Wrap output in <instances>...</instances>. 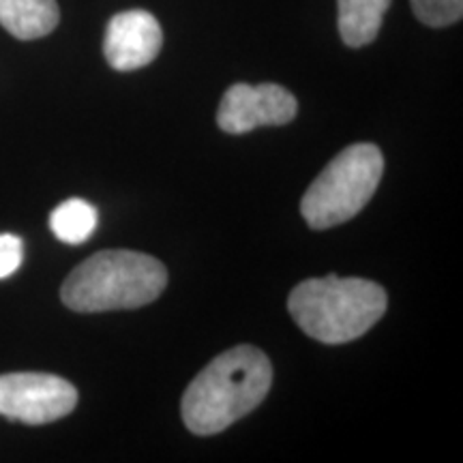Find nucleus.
Wrapping results in <instances>:
<instances>
[{
    "label": "nucleus",
    "instance_id": "10",
    "mask_svg": "<svg viewBox=\"0 0 463 463\" xmlns=\"http://www.w3.org/2000/svg\"><path fill=\"white\" fill-rule=\"evenodd\" d=\"M97 208L86 200L71 198L54 208L50 215V228L65 245H82L97 230Z\"/></svg>",
    "mask_w": 463,
    "mask_h": 463
},
{
    "label": "nucleus",
    "instance_id": "5",
    "mask_svg": "<svg viewBox=\"0 0 463 463\" xmlns=\"http://www.w3.org/2000/svg\"><path fill=\"white\" fill-rule=\"evenodd\" d=\"M78 405L71 382L52 373L0 375V416L26 425H45L65 419Z\"/></svg>",
    "mask_w": 463,
    "mask_h": 463
},
{
    "label": "nucleus",
    "instance_id": "2",
    "mask_svg": "<svg viewBox=\"0 0 463 463\" xmlns=\"http://www.w3.org/2000/svg\"><path fill=\"white\" fill-rule=\"evenodd\" d=\"M167 270L146 253L109 249L84 260L61 288V300L78 314L137 309L159 298Z\"/></svg>",
    "mask_w": 463,
    "mask_h": 463
},
{
    "label": "nucleus",
    "instance_id": "7",
    "mask_svg": "<svg viewBox=\"0 0 463 463\" xmlns=\"http://www.w3.org/2000/svg\"><path fill=\"white\" fill-rule=\"evenodd\" d=\"M161 45L164 33L157 17L144 9H131L109 20L103 52L116 71H136L157 58Z\"/></svg>",
    "mask_w": 463,
    "mask_h": 463
},
{
    "label": "nucleus",
    "instance_id": "9",
    "mask_svg": "<svg viewBox=\"0 0 463 463\" xmlns=\"http://www.w3.org/2000/svg\"><path fill=\"white\" fill-rule=\"evenodd\" d=\"M339 33L345 45L363 48L378 37L391 0H337Z\"/></svg>",
    "mask_w": 463,
    "mask_h": 463
},
{
    "label": "nucleus",
    "instance_id": "11",
    "mask_svg": "<svg viewBox=\"0 0 463 463\" xmlns=\"http://www.w3.org/2000/svg\"><path fill=\"white\" fill-rule=\"evenodd\" d=\"M410 3L414 15L431 28L450 26L463 15V0H410Z\"/></svg>",
    "mask_w": 463,
    "mask_h": 463
},
{
    "label": "nucleus",
    "instance_id": "1",
    "mask_svg": "<svg viewBox=\"0 0 463 463\" xmlns=\"http://www.w3.org/2000/svg\"><path fill=\"white\" fill-rule=\"evenodd\" d=\"M273 384L269 356L253 345H236L211 361L184 391L183 420L195 436L228 430L256 410Z\"/></svg>",
    "mask_w": 463,
    "mask_h": 463
},
{
    "label": "nucleus",
    "instance_id": "6",
    "mask_svg": "<svg viewBox=\"0 0 463 463\" xmlns=\"http://www.w3.org/2000/svg\"><path fill=\"white\" fill-rule=\"evenodd\" d=\"M298 101L279 84H234L225 90L217 112V123L225 133H249L258 127L292 123Z\"/></svg>",
    "mask_w": 463,
    "mask_h": 463
},
{
    "label": "nucleus",
    "instance_id": "8",
    "mask_svg": "<svg viewBox=\"0 0 463 463\" xmlns=\"http://www.w3.org/2000/svg\"><path fill=\"white\" fill-rule=\"evenodd\" d=\"M56 0H0V26L20 42H33L58 26Z\"/></svg>",
    "mask_w": 463,
    "mask_h": 463
},
{
    "label": "nucleus",
    "instance_id": "4",
    "mask_svg": "<svg viewBox=\"0 0 463 463\" xmlns=\"http://www.w3.org/2000/svg\"><path fill=\"white\" fill-rule=\"evenodd\" d=\"M382 172L384 157L375 144H352L311 183L300 202V215L311 230L350 222L373 198Z\"/></svg>",
    "mask_w": 463,
    "mask_h": 463
},
{
    "label": "nucleus",
    "instance_id": "12",
    "mask_svg": "<svg viewBox=\"0 0 463 463\" xmlns=\"http://www.w3.org/2000/svg\"><path fill=\"white\" fill-rule=\"evenodd\" d=\"M24 260V245L15 234H0V279H7L20 269Z\"/></svg>",
    "mask_w": 463,
    "mask_h": 463
},
{
    "label": "nucleus",
    "instance_id": "3",
    "mask_svg": "<svg viewBox=\"0 0 463 463\" xmlns=\"http://www.w3.org/2000/svg\"><path fill=\"white\" fill-rule=\"evenodd\" d=\"M386 292L375 281L328 275L292 289L288 311L300 331L322 344H347L363 337L384 316Z\"/></svg>",
    "mask_w": 463,
    "mask_h": 463
}]
</instances>
